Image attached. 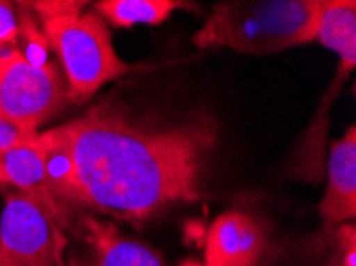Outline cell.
<instances>
[{
    "instance_id": "7a4b0ae2",
    "label": "cell",
    "mask_w": 356,
    "mask_h": 266,
    "mask_svg": "<svg viewBox=\"0 0 356 266\" xmlns=\"http://www.w3.org/2000/svg\"><path fill=\"white\" fill-rule=\"evenodd\" d=\"M85 5L74 0L28 3L61 63L67 101L74 104L86 102L133 69L117 54L106 21L96 12H86Z\"/></svg>"
},
{
    "instance_id": "277c9868",
    "label": "cell",
    "mask_w": 356,
    "mask_h": 266,
    "mask_svg": "<svg viewBox=\"0 0 356 266\" xmlns=\"http://www.w3.org/2000/svg\"><path fill=\"white\" fill-rule=\"evenodd\" d=\"M69 220L23 192L8 193L0 217V266H66Z\"/></svg>"
},
{
    "instance_id": "8992f818",
    "label": "cell",
    "mask_w": 356,
    "mask_h": 266,
    "mask_svg": "<svg viewBox=\"0 0 356 266\" xmlns=\"http://www.w3.org/2000/svg\"><path fill=\"white\" fill-rule=\"evenodd\" d=\"M77 247L66 266H166L159 252L123 235L112 222L90 213H79L69 225Z\"/></svg>"
},
{
    "instance_id": "6da1fadb",
    "label": "cell",
    "mask_w": 356,
    "mask_h": 266,
    "mask_svg": "<svg viewBox=\"0 0 356 266\" xmlns=\"http://www.w3.org/2000/svg\"><path fill=\"white\" fill-rule=\"evenodd\" d=\"M74 163L64 210L99 213L141 225L171 206L202 198L219 124L207 112L177 122L136 117L102 101L59 124Z\"/></svg>"
},
{
    "instance_id": "5b68a950",
    "label": "cell",
    "mask_w": 356,
    "mask_h": 266,
    "mask_svg": "<svg viewBox=\"0 0 356 266\" xmlns=\"http://www.w3.org/2000/svg\"><path fill=\"white\" fill-rule=\"evenodd\" d=\"M66 102V80L56 63L35 66L18 47L0 50V118L37 133Z\"/></svg>"
},
{
    "instance_id": "ba28073f",
    "label": "cell",
    "mask_w": 356,
    "mask_h": 266,
    "mask_svg": "<svg viewBox=\"0 0 356 266\" xmlns=\"http://www.w3.org/2000/svg\"><path fill=\"white\" fill-rule=\"evenodd\" d=\"M326 226H341L356 215V128H348L331 145L327 160V185L320 203Z\"/></svg>"
},
{
    "instance_id": "9c48e42d",
    "label": "cell",
    "mask_w": 356,
    "mask_h": 266,
    "mask_svg": "<svg viewBox=\"0 0 356 266\" xmlns=\"http://www.w3.org/2000/svg\"><path fill=\"white\" fill-rule=\"evenodd\" d=\"M0 183L15 187L18 192L47 201L48 204L59 210L55 201L47 192L45 156H43L40 133L15 145L0 149Z\"/></svg>"
},
{
    "instance_id": "3957f363",
    "label": "cell",
    "mask_w": 356,
    "mask_h": 266,
    "mask_svg": "<svg viewBox=\"0 0 356 266\" xmlns=\"http://www.w3.org/2000/svg\"><path fill=\"white\" fill-rule=\"evenodd\" d=\"M323 0H241L214 5L192 37L198 48L264 56L315 42Z\"/></svg>"
},
{
    "instance_id": "4fadbf2b",
    "label": "cell",
    "mask_w": 356,
    "mask_h": 266,
    "mask_svg": "<svg viewBox=\"0 0 356 266\" xmlns=\"http://www.w3.org/2000/svg\"><path fill=\"white\" fill-rule=\"evenodd\" d=\"M37 133L26 131V129L16 126V124L3 120V118H0V149L18 144L21 140L32 138V135H35Z\"/></svg>"
},
{
    "instance_id": "5bb4252c",
    "label": "cell",
    "mask_w": 356,
    "mask_h": 266,
    "mask_svg": "<svg viewBox=\"0 0 356 266\" xmlns=\"http://www.w3.org/2000/svg\"><path fill=\"white\" fill-rule=\"evenodd\" d=\"M261 262H262V260H261ZM261 262H259L256 266H262V265H261Z\"/></svg>"
},
{
    "instance_id": "52a82bcc",
    "label": "cell",
    "mask_w": 356,
    "mask_h": 266,
    "mask_svg": "<svg viewBox=\"0 0 356 266\" xmlns=\"http://www.w3.org/2000/svg\"><path fill=\"white\" fill-rule=\"evenodd\" d=\"M268 236L254 217L229 210L209 226L204 244L207 266H256L266 257Z\"/></svg>"
},
{
    "instance_id": "8fae6325",
    "label": "cell",
    "mask_w": 356,
    "mask_h": 266,
    "mask_svg": "<svg viewBox=\"0 0 356 266\" xmlns=\"http://www.w3.org/2000/svg\"><path fill=\"white\" fill-rule=\"evenodd\" d=\"M184 7L186 3L177 0H101L95 10L112 26L129 29L136 24L157 26Z\"/></svg>"
},
{
    "instance_id": "30bf717a",
    "label": "cell",
    "mask_w": 356,
    "mask_h": 266,
    "mask_svg": "<svg viewBox=\"0 0 356 266\" xmlns=\"http://www.w3.org/2000/svg\"><path fill=\"white\" fill-rule=\"evenodd\" d=\"M315 42L339 54L341 66H356V2L323 0L315 31Z\"/></svg>"
},
{
    "instance_id": "7c38bea8",
    "label": "cell",
    "mask_w": 356,
    "mask_h": 266,
    "mask_svg": "<svg viewBox=\"0 0 356 266\" xmlns=\"http://www.w3.org/2000/svg\"><path fill=\"white\" fill-rule=\"evenodd\" d=\"M21 35L19 13L15 3L0 0V50L5 47H18Z\"/></svg>"
}]
</instances>
